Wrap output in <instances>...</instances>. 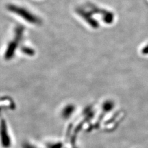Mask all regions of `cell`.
Returning <instances> with one entry per match:
<instances>
[{
    "mask_svg": "<svg viewBox=\"0 0 148 148\" xmlns=\"http://www.w3.org/2000/svg\"><path fill=\"white\" fill-rule=\"evenodd\" d=\"M9 9H11V11L16 12L17 14L21 16L22 17L24 18L25 19H26V21L30 22L36 23L38 21V20L35 17L32 16V14H31L29 12L27 11L25 9L16 6H10L9 7Z\"/></svg>",
    "mask_w": 148,
    "mask_h": 148,
    "instance_id": "cell-1",
    "label": "cell"
}]
</instances>
